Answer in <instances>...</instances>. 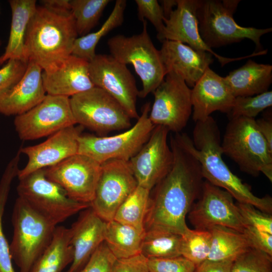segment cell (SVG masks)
Instances as JSON below:
<instances>
[{
    "label": "cell",
    "mask_w": 272,
    "mask_h": 272,
    "mask_svg": "<svg viewBox=\"0 0 272 272\" xmlns=\"http://www.w3.org/2000/svg\"><path fill=\"white\" fill-rule=\"evenodd\" d=\"M172 166L156 185L145 220V231L182 235L188 228L186 217L201 195L205 180L197 160L171 136Z\"/></svg>",
    "instance_id": "cell-1"
},
{
    "label": "cell",
    "mask_w": 272,
    "mask_h": 272,
    "mask_svg": "<svg viewBox=\"0 0 272 272\" xmlns=\"http://www.w3.org/2000/svg\"><path fill=\"white\" fill-rule=\"evenodd\" d=\"M174 138L197 160L206 181L224 189L238 202L249 204L264 213L271 214L272 198L255 195L249 186L243 183L224 161L219 128L212 116L196 122L192 139L181 132L175 133Z\"/></svg>",
    "instance_id": "cell-2"
},
{
    "label": "cell",
    "mask_w": 272,
    "mask_h": 272,
    "mask_svg": "<svg viewBox=\"0 0 272 272\" xmlns=\"http://www.w3.org/2000/svg\"><path fill=\"white\" fill-rule=\"evenodd\" d=\"M78 35L71 12L37 6L25 35L26 59L43 71H53L72 54Z\"/></svg>",
    "instance_id": "cell-3"
},
{
    "label": "cell",
    "mask_w": 272,
    "mask_h": 272,
    "mask_svg": "<svg viewBox=\"0 0 272 272\" xmlns=\"http://www.w3.org/2000/svg\"><path fill=\"white\" fill-rule=\"evenodd\" d=\"M12 223L13 234L9 244L12 258L20 272H31L50 243L57 225L19 197L14 205Z\"/></svg>",
    "instance_id": "cell-4"
},
{
    "label": "cell",
    "mask_w": 272,
    "mask_h": 272,
    "mask_svg": "<svg viewBox=\"0 0 272 272\" xmlns=\"http://www.w3.org/2000/svg\"><path fill=\"white\" fill-rule=\"evenodd\" d=\"M221 148L240 169L253 176L260 173L272 181V150L259 132L254 118H230Z\"/></svg>",
    "instance_id": "cell-5"
},
{
    "label": "cell",
    "mask_w": 272,
    "mask_h": 272,
    "mask_svg": "<svg viewBox=\"0 0 272 272\" xmlns=\"http://www.w3.org/2000/svg\"><path fill=\"white\" fill-rule=\"evenodd\" d=\"M240 1L199 0L196 12L201 38L210 48L219 47L244 39L252 40L260 51V38L271 32L272 28L258 29L239 25L233 18Z\"/></svg>",
    "instance_id": "cell-6"
},
{
    "label": "cell",
    "mask_w": 272,
    "mask_h": 272,
    "mask_svg": "<svg viewBox=\"0 0 272 272\" xmlns=\"http://www.w3.org/2000/svg\"><path fill=\"white\" fill-rule=\"evenodd\" d=\"M107 45L111 55L119 62L131 64L140 78L143 88L139 97H146L153 93L166 75L159 50L154 46L147 30L146 20L138 34L125 36L118 34L109 38Z\"/></svg>",
    "instance_id": "cell-7"
},
{
    "label": "cell",
    "mask_w": 272,
    "mask_h": 272,
    "mask_svg": "<svg viewBox=\"0 0 272 272\" xmlns=\"http://www.w3.org/2000/svg\"><path fill=\"white\" fill-rule=\"evenodd\" d=\"M150 110L151 104L147 102L135 124L118 134L110 137L81 134L78 138V153L100 164L112 159L128 162L147 142L155 126L149 117Z\"/></svg>",
    "instance_id": "cell-8"
},
{
    "label": "cell",
    "mask_w": 272,
    "mask_h": 272,
    "mask_svg": "<svg viewBox=\"0 0 272 272\" xmlns=\"http://www.w3.org/2000/svg\"><path fill=\"white\" fill-rule=\"evenodd\" d=\"M19 180L18 197L57 226L91 206L71 199L60 185L46 177L44 169Z\"/></svg>",
    "instance_id": "cell-9"
},
{
    "label": "cell",
    "mask_w": 272,
    "mask_h": 272,
    "mask_svg": "<svg viewBox=\"0 0 272 272\" xmlns=\"http://www.w3.org/2000/svg\"><path fill=\"white\" fill-rule=\"evenodd\" d=\"M76 124L101 136L131 127V118L121 105L102 89L94 86L70 98Z\"/></svg>",
    "instance_id": "cell-10"
},
{
    "label": "cell",
    "mask_w": 272,
    "mask_h": 272,
    "mask_svg": "<svg viewBox=\"0 0 272 272\" xmlns=\"http://www.w3.org/2000/svg\"><path fill=\"white\" fill-rule=\"evenodd\" d=\"M191 89L176 73L170 72L153 92L154 101L149 117L155 126L180 133L192 113Z\"/></svg>",
    "instance_id": "cell-11"
},
{
    "label": "cell",
    "mask_w": 272,
    "mask_h": 272,
    "mask_svg": "<svg viewBox=\"0 0 272 272\" xmlns=\"http://www.w3.org/2000/svg\"><path fill=\"white\" fill-rule=\"evenodd\" d=\"M14 124L20 139L32 141L51 135L76 122L69 97L47 94L35 107L16 116Z\"/></svg>",
    "instance_id": "cell-12"
},
{
    "label": "cell",
    "mask_w": 272,
    "mask_h": 272,
    "mask_svg": "<svg viewBox=\"0 0 272 272\" xmlns=\"http://www.w3.org/2000/svg\"><path fill=\"white\" fill-rule=\"evenodd\" d=\"M188 218L197 230L223 226L243 233L246 228L231 194L206 180L201 195L192 206Z\"/></svg>",
    "instance_id": "cell-13"
},
{
    "label": "cell",
    "mask_w": 272,
    "mask_h": 272,
    "mask_svg": "<svg viewBox=\"0 0 272 272\" xmlns=\"http://www.w3.org/2000/svg\"><path fill=\"white\" fill-rule=\"evenodd\" d=\"M89 73L94 86L114 98L131 118H139L137 109L139 91L126 65L111 55L96 54L89 62Z\"/></svg>",
    "instance_id": "cell-14"
},
{
    "label": "cell",
    "mask_w": 272,
    "mask_h": 272,
    "mask_svg": "<svg viewBox=\"0 0 272 272\" xmlns=\"http://www.w3.org/2000/svg\"><path fill=\"white\" fill-rule=\"evenodd\" d=\"M137 186L128 162H104L90 207L104 221L113 220L118 208Z\"/></svg>",
    "instance_id": "cell-15"
},
{
    "label": "cell",
    "mask_w": 272,
    "mask_h": 272,
    "mask_svg": "<svg viewBox=\"0 0 272 272\" xmlns=\"http://www.w3.org/2000/svg\"><path fill=\"white\" fill-rule=\"evenodd\" d=\"M44 170L46 177L60 185L71 199L91 205L100 176V163L77 153Z\"/></svg>",
    "instance_id": "cell-16"
},
{
    "label": "cell",
    "mask_w": 272,
    "mask_h": 272,
    "mask_svg": "<svg viewBox=\"0 0 272 272\" xmlns=\"http://www.w3.org/2000/svg\"><path fill=\"white\" fill-rule=\"evenodd\" d=\"M169 132L163 126H155L147 142L128 161L138 185L151 191L170 171L173 155L168 144Z\"/></svg>",
    "instance_id": "cell-17"
},
{
    "label": "cell",
    "mask_w": 272,
    "mask_h": 272,
    "mask_svg": "<svg viewBox=\"0 0 272 272\" xmlns=\"http://www.w3.org/2000/svg\"><path fill=\"white\" fill-rule=\"evenodd\" d=\"M176 8L167 19L164 18V29L158 39L178 41L187 43L192 48L208 52L214 56L222 66L232 61L260 55L259 52L236 58H229L220 55L209 48L200 35L196 12L199 0H177Z\"/></svg>",
    "instance_id": "cell-18"
},
{
    "label": "cell",
    "mask_w": 272,
    "mask_h": 272,
    "mask_svg": "<svg viewBox=\"0 0 272 272\" xmlns=\"http://www.w3.org/2000/svg\"><path fill=\"white\" fill-rule=\"evenodd\" d=\"M83 127L71 126L54 133L38 145L21 148L19 150L27 156L28 162L19 170L18 179L37 170L53 166L77 154L78 138Z\"/></svg>",
    "instance_id": "cell-19"
},
{
    "label": "cell",
    "mask_w": 272,
    "mask_h": 272,
    "mask_svg": "<svg viewBox=\"0 0 272 272\" xmlns=\"http://www.w3.org/2000/svg\"><path fill=\"white\" fill-rule=\"evenodd\" d=\"M192 119L203 121L213 112L219 111L229 114L235 97L225 77L209 67L191 89Z\"/></svg>",
    "instance_id": "cell-20"
},
{
    "label": "cell",
    "mask_w": 272,
    "mask_h": 272,
    "mask_svg": "<svg viewBox=\"0 0 272 272\" xmlns=\"http://www.w3.org/2000/svg\"><path fill=\"white\" fill-rule=\"evenodd\" d=\"M159 50L166 73L173 72L193 87L213 62L209 52L195 50L178 41L164 40Z\"/></svg>",
    "instance_id": "cell-21"
},
{
    "label": "cell",
    "mask_w": 272,
    "mask_h": 272,
    "mask_svg": "<svg viewBox=\"0 0 272 272\" xmlns=\"http://www.w3.org/2000/svg\"><path fill=\"white\" fill-rule=\"evenodd\" d=\"M106 222L90 207L83 210L70 228L74 256L66 272H79L104 242Z\"/></svg>",
    "instance_id": "cell-22"
},
{
    "label": "cell",
    "mask_w": 272,
    "mask_h": 272,
    "mask_svg": "<svg viewBox=\"0 0 272 272\" xmlns=\"http://www.w3.org/2000/svg\"><path fill=\"white\" fill-rule=\"evenodd\" d=\"M42 69L28 62L21 79L11 89L0 95V113L6 116L23 114L41 102L47 95L42 79Z\"/></svg>",
    "instance_id": "cell-23"
},
{
    "label": "cell",
    "mask_w": 272,
    "mask_h": 272,
    "mask_svg": "<svg viewBox=\"0 0 272 272\" xmlns=\"http://www.w3.org/2000/svg\"><path fill=\"white\" fill-rule=\"evenodd\" d=\"M42 79L46 94L51 95L70 98L94 87L89 62L72 54L53 71H42Z\"/></svg>",
    "instance_id": "cell-24"
},
{
    "label": "cell",
    "mask_w": 272,
    "mask_h": 272,
    "mask_svg": "<svg viewBox=\"0 0 272 272\" xmlns=\"http://www.w3.org/2000/svg\"><path fill=\"white\" fill-rule=\"evenodd\" d=\"M225 79L235 97L256 95L268 91L272 82V65L249 59Z\"/></svg>",
    "instance_id": "cell-25"
},
{
    "label": "cell",
    "mask_w": 272,
    "mask_h": 272,
    "mask_svg": "<svg viewBox=\"0 0 272 272\" xmlns=\"http://www.w3.org/2000/svg\"><path fill=\"white\" fill-rule=\"evenodd\" d=\"M12 21L8 44L1 56L3 62L15 58L29 62L26 57L25 39L28 24L37 8L35 0L9 1Z\"/></svg>",
    "instance_id": "cell-26"
},
{
    "label": "cell",
    "mask_w": 272,
    "mask_h": 272,
    "mask_svg": "<svg viewBox=\"0 0 272 272\" xmlns=\"http://www.w3.org/2000/svg\"><path fill=\"white\" fill-rule=\"evenodd\" d=\"M70 228L56 226L52 240L34 264L31 272H61L71 264L74 251Z\"/></svg>",
    "instance_id": "cell-27"
},
{
    "label": "cell",
    "mask_w": 272,
    "mask_h": 272,
    "mask_svg": "<svg viewBox=\"0 0 272 272\" xmlns=\"http://www.w3.org/2000/svg\"><path fill=\"white\" fill-rule=\"evenodd\" d=\"M145 233L114 220L106 222L104 242L116 259L141 254Z\"/></svg>",
    "instance_id": "cell-28"
},
{
    "label": "cell",
    "mask_w": 272,
    "mask_h": 272,
    "mask_svg": "<svg viewBox=\"0 0 272 272\" xmlns=\"http://www.w3.org/2000/svg\"><path fill=\"white\" fill-rule=\"evenodd\" d=\"M208 231L212 235V243L208 260H234L253 248L244 233L223 226H215Z\"/></svg>",
    "instance_id": "cell-29"
},
{
    "label": "cell",
    "mask_w": 272,
    "mask_h": 272,
    "mask_svg": "<svg viewBox=\"0 0 272 272\" xmlns=\"http://www.w3.org/2000/svg\"><path fill=\"white\" fill-rule=\"evenodd\" d=\"M126 6L125 0H117L110 15L98 30L76 39L72 54L88 62L91 61L96 55V47L101 38L122 25Z\"/></svg>",
    "instance_id": "cell-30"
},
{
    "label": "cell",
    "mask_w": 272,
    "mask_h": 272,
    "mask_svg": "<svg viewBox=\"0 0 272 272\" xmlns=\"http://www.w3.org/2000/svg\"><path fill=\"white\" fill-rule=\"evenodd\" d=\"M150 191L138 185L118 208L113 220L145 233V220L150 202Z\"/></svg>",
    "instance_id": "cell-31"
},
{
    "label": "cell",
    "mask_w": 272,
    "mask_h": 272,
    "mask_svg": "<svg viewBox=\"0 0 272 272\" xmlns=\"http://www.w3.org/2000/svg\"><path fill=\"white\" fill-rule=\"evenodd\" d=\"M20 160L19 154L11 160L0 180V272H16L13 266L9 244L4 232L3 218L12 183L20 170Z\"/></svg>",
    "instance_id": "cell-32"
},
{
    "label": "cell",
    "mask_w": 272,
    "mask_h": 272,
    "mask_svg": "<svg viewBox=\"0 0 272 272\" xmlns=\"http://www.w3.org/2000/svg\"><path fill=\"white\" fill-rule=\"evenodd\" d=\"M181 235L160 231H147L143 238L141 254L147 259L181 255Z\"/></svg>",
    "instance_id": "cell-33"
},
{
    "label": "cell",
    "mask_w": 272,
    "mask_h": 272,
    "mask_svg": "<svg viewBox=\"0 0 272 272\" xmlns=\"http://www.w3.org/2000/svg\"><path fill=\"white\" fill-rule=\"evenodd\" d=\"M109 0H71V11L78 35L88 34L98 23Z\"/></svg>",
    "instance_id": "cell-34"
},
{
    "label": "cell",
    "mask_w": 272,
    "mask_h": 272,
    "mask_svg": "<svg viewBox=\"0 0 272 272\" xmlns=\"http://www.w3.org/2000/svg\"><path fill=\"white\" fill-rule=\"evenodd\" d=\"M211 243L212 235L209 231L188 228L181 235V255L197 266L208 259Z\"/></svg>",
    "instance_id": "cell-35"
},
{
    "label": "cell",
    "mask_w": 272,
    "mask_h": 272,
    "mask_svg": "<svg viewBox=\"0 0 272 272\" xmlns=\"http://www.w3.org/2000/svg\"><path fill=\"white\" fill-rule=\"evenodd\" d=\"M271 105V91L252 96L237 97L228 114L230 115L231 118L239 117L254 118L260 112Z\"/></svg>",
    "instance_id": "cell-36"
},
{
    "label": "cell",
    "mask_w": 272,
    "mask_h": 272,
    "mask_svg": "<svg viewBox=\"0 0 272 272\" xmlns=\"http://www.w3.org/2000/svg\"><path fill=\"white\" fill-rule=\"evenodd\" d=\"M231 272H272V256L251 248L233 261Z\"/></svg>",
    "instance_id": "cell-37"
},
{
    "label": "cell",
    "mask_w": 272,
    "mask_h": 272,
    "mask_svg": "<svg viewBox=\"0 0 272 272\" xmlns=\"http://www.w3.org/2000/svg\"><path fill=\"white\" fill-rule=\"evenodd\" d=\"M150 272H195L196 266L180 255L164 258L148 259Z\"/></svg>",
    "instance_id": "cell-38"
},
{
    "label": "cell",
    "mask_w": 272,
    "mask_h": 272,
    "mask_svg": "<svg viewBox=\"0 0 272 272\" xmlns=\"http://www.w3.org/2000/svg\"><path fill=\"white\" fill-rule=\"evenodd\" d=\"M246 226L272 234V216L254 206L240 202L236 203Z\"/></svg>",
    "instance_id": "cell-39"
},
{
    "label": "cell",
    "mask_w": 272,
    "mask_h": 272,
    "mask_svg": "<svg viewBox=\"0 0 272 272\" xmlns=\"http://www.w3.org/2000/svg\"><path fill=\"white\" fill-rule=\"evenodd\" d=\"M28 62L12 58L0 69V95L13 87L23 77Z\"/></svg>",
    "instance_id": "cell-40"
},
{
    "label": "cell",
    "mask_w": 272,
    "mask_h": 272,
    "mask_svg": "<svg viewBox=\"0 0 272 272\" xmlns=\"http://www.w3.org/2000/svg\"><path fill=\"white\" fill-rule=\"evenodd\" d=\"M138 7V17L142 21L148 20L155 28L158 38L164 29L165 18L161 5L157 0H135Z\"/></svg>",
    "instance_id": "cell-41"
},
{
    "label": "cell",
    "mask_w": 272,
    "mask_h": 272,
    "mask_svg": "<svg viewBox=\"0 0 272 272\" xmlns=\"http://www.w3.org/2000/svg\"><path fill=\"white\" fill-rule=\"evenodd\" d=\"M116 260L103 242L79 272H111Z\"/></svg>",
    "instance_id": "cell-42"
},
{
    "label": "cell",
    "mask_w": 272,
    "mask_h": 272,
    "mask_svg": "<svg viewBox=\"0 0 272 272\" xmlns=\"http://www.w3.org/2000/svg\"><path fill=\"white\" fill-rule=\"evenodd\" d=\"M243 233L253 248L272 256V234L249 226H246Z\"/></svg>",
    "instance_id": "cell-43"
},
{
    "label": "cell",
    "mask_w": 272,
    "mask_h": 272,
    "mask_svg": "<svg viewBox=\"0 0 272 272\" xmlns=\"http://www.w3.org/2000/svg\"><path fill=\"white\" fill-rule=\"evenodd\" d=\"M111 272H150L148 259L142 254L122 259H116Z\"/></svg>",
    "instance_id": "cell-44"
},
{
    "label": "cell",
    "mask_w": 272,
    "mask_h": 272,
    "mask_svg": "<svg viewBox=\"0 0 272 272\" xmlns=\"http://www.w3.org/2000/svg\"><path fill=\"white\" fill-rule=\"evenodd\" d=\"M233 261L207 259L196 266L195 272H231Z\"/></svg>",
    "instance_id": "cell-45"
},
{
    "label": "cell",
    "mask_w": 272,
    "mask_h": 272,
    "mask_svg": "<svg viewBox=\"0 0 272 272\" xmlns=\"http://www.w3.org/2000/svg\"><path fill=\"white\" fill-rule=\"evenodd\" d=\"M257 128L272 150V120L270 117L255 120Z\"/></svg>",
    "instance_id": "cell-46"
},
{
    "label": "cell",
    "mask_w": 272,
    "mask_h": 272,
    "mask_svg": "<svg viewBox=\"0 0 272 272\" xmlns=\"http://www.w3.org/2000/svg\"><path fill=\"white\" fill-rule=\"evenodd\" d=\"M42 6L63 12H71L70 0H42Z\"/></svg>",
    "instance_id": "cell-47"
},
{
    "label": "cell",
    "mask_w": 272,
    "mask_h": 272,
    "mask_svg": "<svg viewBox=\"0 0 272 272\" xmlns=\"http://www.w3.org/2000/svg\"><path fill=\"white\" fill-rule=\"evenodd\" d=\"M160 2L164 16L165 19H167L173 11V7H176L177 4V0H163L160 1Z\"/></svg>",
    "instance_id": "cell-48"
},
{
    "label": "cell",
    "mask_w": 272,
    "mask_h": 272,
    "mask_svg": "<svg viewBox=\"0 0 272 272\" xmlns=\"http://www.w3.org/2000/svg\"><path fill=\"white\" fill-rule=\"evenodd\" d=\"M3 61H2V57L1 56H0V64H2L3 63Z\"/></svg>",
    "instance_id": "cell-49"
},
{
    "label": "cell",
    "mask_w": 272,
    "mask_h": 272,
    "mask_svg": "<svg viewBox=\"0 0 272 272\" xmlns=\"http://www.w3.org/2000/svg\"><path fill=\"white\" fill-rule=\"evenodd\" d=\"M1 44H2V42H1V41L0 40V46H1Z\"/></svg>",
    "instance_id": "cell-50"
}]
</instances>
